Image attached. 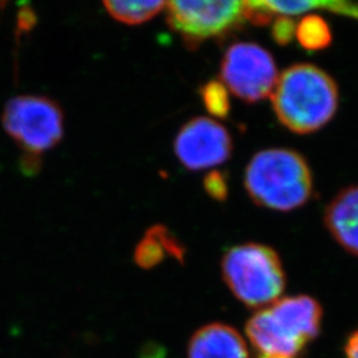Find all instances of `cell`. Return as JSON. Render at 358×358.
Segmentation results:
<instances>
[{"instance_id":"7","label":"cell","mask_w":358,"mask_h":358,"mask_svg":"<svg viewBox=\"0 0 358 358\" xmlns=\"http://www.w3.org/2000/svg\"><path fill=\"white\" fill-rule=\"evenodd\" d=\"M169 27L195 48L203 40L223 36L243 22L242 1L192 0L165 3Z\"/></svg>"},{"instance_id":"2","label":"cell","mask_w":358,"mask_h":358,"mask_svg":"<svg viewBox=\"0 0 358 358\" xmlns=\"http://www.w3.org/2000/svg\"><path fill=\"white\" fill-rule=\"evenodd\" d=\"M271 99L282 125L297 134H309L324 128L336 115L338 88L324 69L301 63L278 77Z\"/></svg>"},{"instance_id":"4","label":"cell","mask_w":358,"mask_h":358,"mask_svg":"<svg viewBox=\"0 0 358 358\" xmlns=\"http://www.w3.org/2000/svg\"><path fill=\"white\" fill-rule=\"evenodd\" d=\"M223 280L244 306L263 309L280 299L285 272L279 254L268 245H234L222 259Z\"/></svg>"},{"instance_id":"17","label":"cell","mask_w":358,"mask_h":358,"mask_svg":"<svg viewBox=\"0 0 358 358\" xmlns=\"http://www.w3.org/2000/svg\"><path fill=\"white\" fill-rule=\"evenodd\" d=\"M205 190L213 199L223 202L227 198V192H229V186H227V179L226 176L220 171H210L206 176Z\"/></svg>"},{"instance_id":"15","label":"cell","mask_w":358,"mask_h":358,"mask_svg":"<svg viewBox=\"0 0 358 358\" xmlns=\"http://www.w3.org/2000/svg\"><path fill=\"white\" fill-rule=\"evenodd\" d=\"M243 19L255 26H266L273 19V15L268 6L263 0H250L242 1Z\"/></svg>"},{"instance_id":"12","label":"cell","mask_w":358,"mask_h":358,"mask_svg":"<svg viewBox=\"0 0 358 358\" xmlns=\"http://www.w3.org/2000/svg\"><path fill=\"white\" fill-rule=\"evenodd\" d=\"M294 38L307 51L325 50L332 43V29L319 15H307L296 23Z\"/></svg>"},{"instance_id":"8","label":"cell","mask_w":358,"mask_h":358,"mask_svg":"<svg viewBox=\"0 0 358 358\" xmlns=\"http://www.w3.org/2000/svg\"><path fill=\"white\" fill-rule=\"evenodd\" d=\"M174 153L189 170H205L224 164L232 153L230 133L215 120L192 118L176 137Z\"/></svg>"},{"instance_id":"1","label":"cell","mask_w":358,"mask_h":358,"mask_svg":"<svg viewBox=\"0 0 358 358\" xmlns=\"http://www.w3.org/2000/svg\"><path fill=\"white\" fill-rule=\"evenodd\" d=\"M322 308L310 296L282 297L259 309L245 324L254 358H304L320 334Z\"/></svg>"},{"instance_id":"6","label":"cell","mask_w":358,"mask_h":358,"mask_svg":"<svg viewBox=\"0 0 358 358\" xmlns=\"http://www.w3.org/2000/svg\"><path fill=\"white\" fill-rule=\"evenodd\" d=\"M220 77L231 93L252 103L272 94L279 75L267 50L255 43H236L223 56Z\"/></svg>"},{"instance_id":"5","label":"cell","mask_w":358,"mask_h":358,"mask_svg":"<svg viewBox=\"0 0 358 358\" xmlns=\"http://www.w3.org/2000/svg\"><path fill=\"white\" fill-rule=\"evenodd\" d=\"M1 124L24 152L26 173H35L40 166V155L53 149L64 134V113L59 103L45 96L13 97L4 106Z\"/></svg>"},{"instance_id":"9","label":"cell","mask_w":358,"mask_h":358,"mask_svg":"<svg viewBox=\"0 0 358 358\" xmlns=\"http://www.w3.org/2000/svg\"><path fill=\"white\" fill-rule=\"evenodd\" d=\"M324 223L346 252L358 256V185L348 186L333 198L325 208Z\"/></svg>"},{"instance_id":"16","label":"cell","mask_w":358,"mask_h":358,"mask_svg":"<svg viewBox=\"0 0 358 358\" xmlns=\"http://www.w3.org/2000/svg\"><path fill=\"white\" fill-rule=\"evenodd\" d=\"M296 32V23L292 17L288 16H279L271 28V35L279 45H287L291 44L294 38Z\"/></svg>"},{"instance_id":"11","label":"cell","mask_w":358,"mask_h":358,"mask_svg":"<svg viewBox=\"0 0 358 358\" xmlns=\"http://www.w3.org/2000/svg\"><path fill=\"white\" fill-rule=\"evenodd\" d=\"M166 256L185 260V247L164 226H153L146 231L143 239L136 247L134 262L138 267L150 269L161 264Z\"/></svg>"},{"instance_id":"10","label":"cell","mask_w":358,"mask_h":358,"mask_svg":"<svg viewBox=\"0 0 358 358\" xmlns=\"http://www.w3.org/2000/svg\"><path fill=\"white\" fill-rule=\"evenodd\" d=\"M187 358H251L242 334L223 322L207 324L192 334Z\"/></svg>"},{"instance_id":"18","label":"cell","mask_w":358,"mask_h":358,"mask_svg":"<svg viewBox=\"0 0 358 358\" xmlns=\"http://www.w3.org/2000/svg\"><path fill=\"white\" fill-rule=\"evenodd\" d=\"M327 10L329 13L355 17L358 20V3L349 1H316V10Z\"/></svg>"},{"instance_id":"14","label":"cell","mask_w":358,"mask_h":358,"mask_svg":"<svg viewBox=\"0 0 358 358\" xmlns=\"http://www.w3.org/2000/svg\"><path fill=\"white\" fill-rule=\"evenodd\" d=\"M201 99L207 112L217 118H226L230 113L231 103L229 90L222 81L211 80L199 90Z\"/></svg>"},{"instance_id":"19","label":"cell","mask_w":358,"mask_h":358,"mask_svg":"<svg viewBox=\"0 0 358 358\" xmlns=\"http://www.w3.org/2000/svg\"><path fill=\"white\" fill-rule=\"evenodd\" d=\"M346 358H358V329L352 333L345 345Z\"/></svg>"},{"instance_id":"13","label":"cell","mask_w":358,"mask_h":358,"mask_svg":"<svg viewBox=\"0 0 358 358\" xmlns=\"http://www.w3.org/2000/svg\"><path fill=\"white\" fill-rule=\"evenodd\" d=\"M109 15L125 24H141L150 20L162 8L164 1H103Z\"/></svg>"},{"instance_id":"3","label":"cell","mask_w":358,"mask_h":358,"mask_svg":"<svg viewBox=\"0 0 358 358\" xmlns=\"http://www.w3.org/2000/svg\"><path fill=\"white\" fill-rule=\"evenodd\" d=\"M244 186L256 205L287 213L310 199L313 177L301 154L291 149H266L251 158Z\"/></svg>"}]
</instances>
